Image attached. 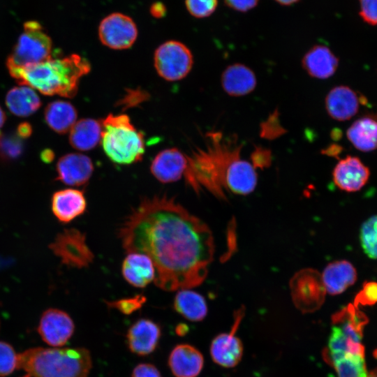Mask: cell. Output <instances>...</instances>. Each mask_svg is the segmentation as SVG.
<instances>
[{"label": "cell", "instance_id": "obj_1", "mask_svg": "<svg viewBox=\"0 0 377 377\" xmlns=\"http://www.w3.org/2000/svg\"><path fill=\"white\" fill-rule=\"evenodd\" d=\"M118 235L127 253L150 258L154 282L165 291L200 285L213 260L214 243L209 227L166 195L142 198Z\"/></svg>", "mask_w": 377, "mask_h": 377}, {"label": "cell", "instance_id": "obj_2", "mask_svg": "<svg viewBox=\"0 0 377 377\" xmlns=\"http://www.w3.org/2000/svg\"><path fill=\"white\" fill-rule=\"evenodd\" d=\"M91 70L89 62L73 54L61 59L52 57L41 63L10 71L20 85H27L47 96L74 97L79 82Z\"/></svg>", "mask_w": 377, "mask_h": 377}, {"label": "cell", "instance_id": "obj_3", "mask_svg": "<svg viewBox=\"0 0 377 377\" xmlns=\"http://www.w3.org/2000/svg\"><path fill=\"white\" fill-rule=\"evenodd\" d=\"M91 367L84 348L36 347L17 354V369L27 377H88Z\"/></svg>", "mask_w": 377, "mask_h": 377}, {"label": "cell", "instance_id": "obj_4", "mask_svg": "<svg viewBox=\"0 0 377 377\" xmlns=\"http://www.w3.org/2000/svg\"><path fill=\"white\" fill-rule=\"evenodd\" d=\"M211 144L205 149H198L192 156L187 155L188 163L184 176L195 191L201 186L213 193L222 195L226 170L231 161L240 156L241 146L221 142V133L210 135Z\"/></svg>", "mask_w": 377, "mask_h": 377}, {"label": "cell", "instance_id": "obj_5", "mask_svg": "<svg viewBox=\"0 0 377 377\" xmlns=\"http://www.w3.org/2000/svg\"><path fill=\"white\" fill-rule=\"evenodd\" d=\"M101 144L108 158L118 165H131L142 159L145 151L144 135L127 114H109L101 121Z\"/></svg>", "mask_w": 377, "mask_h": 377}, {"label": "cell", "instance_id": "obj_6", "mask_svg": "<svg viewBox=\"0 0 377 377\" xmlns=\"http://www.w3.org/2000/svg\"><path fill=\"white\" fill-rule=\"evenodd\" d=\"M366 316L354 304H350L332 316L333 325L328 342V359L349 354L364 355L362 343Z\"/></svg>", "mask_w": 377, "mask_h": 377}, {"label": "cell", "instance_id": "obj_7", "mask_svg": "<svg viewBox=\"0 0 377 377\" xmlns=\"http://www.w3.org/2000/svg\"><path fill=\"white\" fill-rule=\"evenodd\" d=\"M23 32L6 61L8 72L51 58L52 40L36 21L24 24Z\"/></svg>", "mask_w": 377, "mask_h": 377}, {"label": "cell", "instance_id": "obj_8", "mask_svg": "<svg viewBox=\"0 0 377 377\" xmlns=\"http://www.w3.org/2000/svg\"><path fill=\"white\" fill-rule=\"evenodd\" d=\"M154 64L157 73L167 81H177L191 71L193 57L191 50L182 43L168 40L156 50Z\"/></svg>", "mask_w": 377, "mask_h": 377}, {"label": "cell", "instance_id": "obj_9", "mask_svg": "<svg viewBox=\"0 0 377 377\" xmlns=\"http://www.w3.org/2000/svg\"><path fill=\"white\" fill-rule=\"evenodd\" d=\"M49 248L64 265L71 267H87L94 258L85 234L75 228L65 229L58 233Z\"/></svg>", "mask_w": 377, "mask_h": 377}, {"label": "cell", "instance_id": "obj_10", "mask_svg": "<svg viewBox=\"0 0 377 377\" xmlns=\"http://www.w3.org/2000/svg\"><path fill=\"white\" fill-rule=\"evenodd\" d=\"M138 36L137 27L128 16L114 13L106 16L98 27V37L106 47L114 50L131 47Z\"/></svg>", "mask_w": 377, "mask_h": 377}, {"label": "cell", "instance_id": "obj_11", "mask_svg": "<svg viewBox=\"0 0 377 377\" xmlns=\"http://www.w3.org/2000/svg\"><path fill=\"white\" fill-rule=\"evenodd\" d=\"M75 330L74 323L65 311L50 308L43 311L40 318L38 332L48 345L60 347L71 338Z\"/></svg>", "mask_w": 377, "mask_h": 377}, {"label": "cell", "instance_id": "obj_12", "mask_svg": "<svg viewBox=\"0 0 377 377\" xmlns=\"http://www.w3.org/2000/svg\"><path fill=\"white\" fill-rule=\"evenodd\" d=\"M243 316V311L235 314V320L230 332L217 335L210 346V354L217 364L230 368L236 366L242 359L243 346L241 340L235 335V332Z\"/></svg>", "mask_w": 377, "mask_h": 377}, {"label": "cell", "instance_id": "obj_13", "mask_svg": "<svg viewBox=\"0 0 377 377\" xmlns=\"http://www.w3.org/2000/svg\"><path fill=\"white\" fill-rule=\"evenodd\" d=\"M369 177V168L358 157L353 156L339 160L332 172L335 185L346 192L360 191L367 183Z\"/></svg>", "mask_w": 377, "mask_h": 377}, {"label": "cell", "instance_id": "obj_14", "mask_svg": "<svg viewBox=\"0 0 377 377\" xmlns=\"http://www.w3.org/2000/svg\"><path fill=\"white\" fill-rule=\"evenodd\" d=\"M57 180L71 186L86 184L94 172L91 158L80 153H70L61 156L56 165Z\"/></svg>", "mask_w": 377, "mask_h": 377}, {"label": "cell", "instance_id": "obj_15", "mask_svg": "<svg viewBox=\"0 0 377 377\" xmlns=\"http://www.w3.org/2000/svg\"><path fill=\"white\" fill-rule=\"evenodd\" d=\"M188 163L187 155L177 148L162 150L154 157L150 171L160 182H175L184 175Z\"/></svg>", "mask_w": 377, "mask_h": 377}, {"label": "cell", "instance_id": "obj_16", "mask_svg": "<svg viewBox=\"0 0 377 377\" xmlns=\"http://www.w3.org/2000/svg\"><path fill=\"white\" fill-rule=\"evenodd\" d=\"M161 335V327L156 323L147 318L139 319L127 332L128 348L136 355H148L156 348Z\"/></svg>", "mask_w": 377, "mask_h": 377}, {"label": "cell", "instance_id": "obj_17", "mask_svg": "<svg viewBox=\"0 0 377 377\" xmlns=\"http://www.w3.org/2000/svg\"><path fill=\"white\" fill-rule=\"evenodd\" d=\"M361 97L348 86H337L327 94L325 109L331 118L343 121L349 120L358 112Z\"/></svg>", "mask_w": 377, "mask_h": 377}, {"label": "cell", "instance_id": "obj_18", "mask_svg": "<svg viewBox=\"0 0 377 377\" xmlns=\"http://www.w3.org/2000/svg\"><path fill=\"white\" fill-rule=\"evenodd\" d=\"M87 200L82 191L65 188L54 192L51 198V209L57 219L68 223L83 214Z\"/></svg>", "mask_w": 377, "mask_h": 377}, {"label": "cell", "instance_id": "obj_19", "mask_svg": "<svg viewBox=\"0 0 377 377\" xmlns=\"http://www.w3.org/2000/svg\"><path fill=\"white\" fill-rule=\"evenodd\" d=\"M224 187L232 192L246 195L252 192L257 184V173L253 165L240 156L228 164L223 178Z\"/></svg>", "mask_w": 377, "mask_h": 377}, {"label": "cell", "instance_id": "obj_20", "mask_svg": "<svg viewBox=\"0 0 377 377\" xmlns=\"http://www.w3.org/2000/svg\"><path fill=\"white\" fill-rule=\"evenodd\" d=\"M202 353L189 344H179L171 351L168 365L175 377H197L202 369Z\"/></svg>", "mask_w": 377, "mask_h": 377}, {"label": "cell", "instance_id": "obj_21", "mask_svg": "<svg viewBox=\"0 0 377 377\" xmlns=\"http://www.w3.org/2000/svg\"><path fill=\"white\" fill-rule=\"evenodd\" d=\"M302 65L309 75L323 80L335 73L339 59L328 47L316 45L304 55Z\"/></svg>", "mask_w": 377, "mask_h": 377}, {"label": "cell", "instance_id": "obj_22", "mask_svg": "<svg viewBox=\"0 0 377 377\" xmlns=\"http://www.w3.org/2000/svg\"><path fill=\"white\" fill-rule=\"evenodd\" d=\"M224 91L230 96L239 97L252 92L257 84L254 72L242 64L227 66L221 77Z\"/></svg>", "mask_w": 377, "mask_h": 377}, {"label": "cell", "instance_id": "obj_23", "mask_svg": "<svg viewBox=\"0 0 377 377\" xmlns=\"http://www.w3.org/2000/svg\"><path fill=\"white\" fill-rule=\"evenodd\" d=\"M121 272L125 280L136 288L146 287L155 278L151 260L140 253H128L122 263Z\"/></svg>", "mask_w": 377, "mask_h": 377}, {"label": "cell", "instance_id": "obj_24", "mask_svg": "<svg viewBox=\"0 0 377 377\" xmlns=\"http://www.w3.org/2000/svg\"><path fill=\"white\" fill-rule=\"evenodd\" d=\"M355 267L347 260H336L328 264L321 279L327 293L339 295L353 285L357 280Z\"/></svg>", "mask_w": 377, "mask_h": 377}, {"label": "cell", "instance_id": "obj_25", "mask_svg": "<svg viewBox=\"0 0 377 377\" xmlns=\"http://www.w3.org/2000/svg\"><path fill=\"white\" fill-rule=\"evenodd\" d=\"M101 121L91 118L77 121L70 131L71 145L80 151L95 148L101 141Z\"/></svg>", "mask_w": 377, "mask_h": 377}, {"label": "cell", "instance_id": "obj_26", "mask_svg": "<svg viewBox=\"0 0 377 377\" xmlns=\"http://www.w3.org/2000/svg\"><path fill=\"white\" fill-rule=\"evenodd\" d=\"M77 117L75 108L70 102L62 100L49 103L44 111L46 124L59 134L69 132L77 121Z\"/></svg>", "mask_w": 377, "mask_h": 377}, {"label": "cell", "instance_id": "obj_27", "mask_svg": "<svg viewBox=\"0 0 377 377\" xmlns=\"http://www.w3.org/2000/svg\"><path fill=\"white\" fill-rule=\"evenodd\" d=\"M41 101L35 90L27 85L15 87L6 96V105L9 111L18 117L33 114L41 106Z\"/></svg>", "mask_w": 377, "mask_h": 377}, {"label": "cell", "instance_id": "obj_28", "mask_svg": "<svg viewBox=\"0 0 377 377\" xmlns=\"http://www.w3.org/2000/svg\"><path fill=\"white\" fill-rule=\"evenodd\" d=\"M348 140L357 149L369 152L377 149V120L363 117L355 121L346 131Z\"/></svg>", "mask_w": 377, "mask_h": 377}, {"label": "cell", "instance_id": "obj_29", "mask_svg": "<svg viewBox=\"0 0 377 377\" xmlns=\"http://www.w3.org/2000/svg\"><path fill=\"white\" fill-rule=\"evenodd\" d=\"M174 309L191 321H201L207 313V303L200 294L189 290L180 289L176 294L174 302Z\"/></svg>", "mask_w": 377, "mask_h": 377}, {"label": "cell", "instance_id": "obj_30", "mask_svg": "<svg viewBox=\"0 0 377 377\" xmlns=\"http://www.w3.org/2000/svg\"><path fill=\"white\" fill-rule=\"evenodd\" d=\"M338 377H368L364 355L349 354L330 361Z\"/></svg>", "mask_w": 377, "mask_h": 377}, {"label": "cell", "instance_id": "obj_31", "mask_svg": "<svg viewBox=\"0 0 377 377\" xmlns=\"http://www.w3.org/2000/svg\"><path fill=\"white\" fill-rule=\"evenodd\" d=\"M360 240L364 252L372 259H377V215L366 220L360 231Z\"/></svg>", "mask_w": 377, "mask_h": 377}, {"label": "cell", "instance_id": "obj_32", "mask_svg": "<svg viewBox=\"0 0 377 377\" xmlns=\"http://www.w3.org/2000/svg\"><path fill=\"white\" fill-rule=\"evenodd\" d=\"M22 140L16 133L2 134L0 138V158L4 161L18 158L24 148Z\"/></svg>", "mask_w": 377, "mask_h": 377}, {"label": "cell", "instance_id": "obj_33", "mask_svg": "<svg viewBox=\"0 0 377 377\" xmlns=\"http://www.w3.org/2000/svg\"><path fill=\"white\" fill-rule=\"evenodd\" d=\"M17 364V354L9 343L0 341V377L12 374Z\"/></svg>", "mask_w": 377, "mask_h": 377}, {"label": "cell", "instance_id": "obj_34", "mask_svg": "<svg viewBox=\"0 0 377 377\" xmlns=\"http://www.w3.org/2000/svg\"><path fill=\"white\" fill-rule=\"evenodd\" d=\"M145 295L139 294L131 297L122 298L114 301H106L105 304L110 308L117 309L124 315H130L139 310L146 302Z\"/></svg>", "mask_w": 377, "mask_h": 377}, {"label": "cell", "instance_id": "obj_35", "mask_svg": "<svg viewBox=\"0 0 377 377\" xmlns=\"http://www.w3.org/2000/svg\"><path fill=\"white\" fill-rule=\"evenodd\" d=\"M189 13L197 18L211 15L216 9L218 0H185Z\"/></svg>", "mask_w": 377, "mask_h": 377}, {"label": "cell", "instance_id": "obj_36", "mask_svg": "<svg viewBox=\"0 0 377 377\" xmlns=\"http://www.w3.org/2000/svg\"><path fill=\"white\" fill-rule=\"evenodd\" d=\"M377 303V282L365 281L362 289L357 293L354 300V306L358 307L374 305Z\"/></svg>", "mask_w": 377, "mask_h": 377}, {"label": "cell", "instance_id": "obj_37", "mask_svg": "<svg viewBox=\"0 0 377 377\" xmlns=\"http://www.w3.org/2000/svg\"><path fill=\"white\" fill-rule=\"evenodd\" d=\"M285 133V129L280 124L277 110L271 114L260 126V136L263 138L273 140Z\"/></svg>", "mask_w": 377, "mask_h": 377}, {"label": "cell", "instance_id": "obj_38", "mask_svg": "<svg viewBox=\"0 0 377 377\" xmlns=\"http://www.w3.org/2000/svg\"><path fill=\"white\" fill-rule=\"evenodd\" d=\"M251 159L255 168H267L271 164L272 152L266 147L257 146L251 154Z\"/></svg>", "mask_w": 377, "mask_h": 377}, {"label": "cell", "instance_id": "obj_39", "mask_svg": "<svg viewBox=\"0 0 377 377\" xmlns=\"http://www.w3.org/2000/svg\"><path fill=\"white\" fill-rule=\"evenodd\" d=\"M360 15L367 23L377 25V0H360Z\"/></svg>", "mask_w": 377, "mask_h": 377}, {"label": "cell", "instance_id": "obj_40", "mask_svg": "<svg viewBox=\"0 0 377 377\" xmlns=\"http://www.w3.org/2000/svg\"><path fill=\"white\" fill-rule=\"evenodd\" d=\"M131 377H161V375L154 365L142 363L134 368Z\"/></svg>", "mask_w": 377, "mask_h": 377}, {"label": "cell", "instance_id": "obj_41", "mask_svg": "<svg viewBox=\"0 0 377 377\" xmlns=\"http://www.w3.org/2000/svg\"><path fill=\"white\" fill-rule=\"evenodd\" d=\"M259 0H224L226 5L239 12H247L255 8Z\"/></svg>", "mask_w": 377, "mask_h": 377}, {"label": "cell", "instance_id": "obj_42", "mask_svg": "<svg viewBox=\"0 0 377 377\" xmlns=\"http://www.w3.org/2000/svg\"><path fill=\"white\" fill-rule=\"evenodd\" d=\"M32 133L31 125L28 122H22L17 127L16 134L22 139L29 138Z\"/></svg>", "mask_w": 377, "mask_h": 377}, {"label": "cell", "instance_id": "obj_43", "mask_svg": "<svg viewBox=\"0 0 377 377\" xmlns=\"http://www.w3.org/2000/svg\"><path fill=\"white\" fill-rule=\"evenodd\" d=\"M150 13L154 17L161 18L165 15L166 8L161 2H156L151 6Z\"/></svg>", "mask_w": 377, "mask_h": 377}, {"label": "cell", "instance_id": "obj_44", "mask_svg": "<svg viewBox=\"0 0 377 377\" xmlns=\"http://www.w3.org/2000/svg\"><path fill=\"white\" fill-rule=\"evenodd\" d=\"M54 154L50 149H45L40 153V158L45 163H49L53 161Z\"/></svg>", "mask_w": 377, "mask_h": 377}, {"label": "cell", "instance_id": "obj_45", "mask_svg": "<svg viewBox=\"0 0 377 377\" xmlns=\"http://www.w3.org/2000/svg\"><path fill=\"white\" fill-rule=\"evenodd\" d=\"M189 328L185 323H179L175 327V332L179 337H184L188 332Z\"/></svg>", "mask_w": 377, "mask_h": 377}, {"label": "cell", "instance_id": "obj_46", "mask_svg": "<svg viewBox=\"0 0 377 377\" xmlns=\"http://www.w3.org/2000/svg\"><path fill=\"white\" fill-rule=\"evenodd\" d=\"M6 114L0 106V138L2 135V133L1 132V128L3 126L6 121Z\"/></svg>", "mask_w": 377, "mask_h": 377}, {"label": "cell", "instance_id": "obj_47", "mask_svg": "<svg viewBox=\"0 0 377 377\" xmlns=\"http://www.w3.org/2000/svg\"><path fill=\"white\" fill-rule=\"evenodd\" d=\"M274 1L283 6H290L298 2L300 0H274Z\"/></svg>", "mask_w": 377, "mask_h": 377}, {"label": "cell", "instance_id": "obj_48", "mask_svg": "<svg viewBox=\"0 0 377 377\" xmlns=\"http://www.w3.org/2000/svg\"><path fill=\"white\" fill-rule=\"evenodd\" d=\"M368 377H377V371H374L371 372L370 374H369Z\"/></svg>", "mask_w": 377, "mask_h": 377}]
</instances>
